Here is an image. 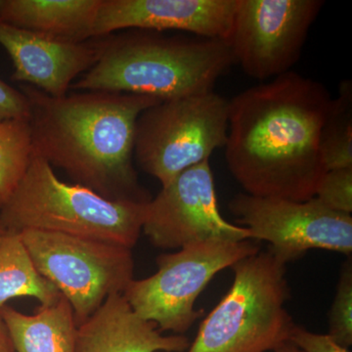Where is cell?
<instances>
[{"mask_svg": "<svg viewBox=\"0 0 352 352\" xmlns=\"http://www.w3.org/2000/svg\"><path fill=\"white\" fill-rule=\"evenodd\" d=\"M331 97L291 71L229 100L226 157L245 194L305 201L326 170L319 139Z\"/></svg>", "mask_w": 352, "mask_h": 352, "instance_id": "1", "label": "cell"}, {"mask_svg": "<svg viewBox=\"0 0 352 352\" xmlns=\"http://www.w3.org/2000/svg\"><path fill=\"white\" fill-rule=\"evenodd\" d=\"M34 155L109 200L149 201L133 164L136 122L161 102L143 95L80 91L52 97L30 85Z\"/></svg>", "mask_w": 352, "mask_h": 352, "instance_id": "2", "label": "cell"}, {"mask_svg": "<svg viewBox=\"0 0 352 352\" xmlns=\"http://www.w3.org/2000/svg\"><path fill=\"white\" fill-rule=\"evenodd\" d=\"M233 64L226 41L131 30L106 36L98 61L71 89L170 100L212 91Z\"/></svg>", "mask_w": 352, "mask_h": 352, "instance_id": "3", "label": "cell"}, {"mask_svg": "<svg viewBox=\"0 0 352 352\" xmlns=\"http://www.w3.org/2000/svg\"><path fill=\"white\" fill-rule=\"evenodd\" d=\"M148 201L109 200L80 184L65 182L34 155L27 173L0 208L8 232L50 231L132 249L144 223Z\"/></svg>", "mask_w": 352, "mask_h": 352, "instance_id": "4", "label": "cell"}, {"mask_svg": "<svg viewBox=\"0 0 352 352\" xmlns=\"http://www.w3.org/2000/svg\"><path fill=\"white\" fill-rule=\"evenodd\" d=\"M231 268L232 286L185 352H267L289 340L296 324L286 308V265L259 251Z\"/></svg>", "mask_w": 352, "mask_h": 352, "instance_id": "5", "label": "cell"}, {"mask_svg": "<svg viewBox=\"0 0 352 352\" xmlns=\"http://www.w3.org/2000/svg\"><path fill=\"white\" fill-rule=\"evenodd\" d=\"M228 120L229 100L214 90L159 102L139 116L134 157L166 186L226 147Z\"/></svg>", "mask_w": 352, "mask_h": 352, "instance_id": "6", "label": "cell"}, {"mask_svg": "<svg viewBox=\"0 0 352 352\" xmlns=\"http://www.w3.org/2000/svg\"><path fill=\"white\" fill-rule=\"evenodd\" d=\"M259 251L252 240L214 239L185 245L157 256V272L132 280L122 295L138 316L162 333L183 335L203 315L195 302L212 278Z\"/></svg>", "mask_w": 352, "mask_h": 352, "instance_id": "7", "label": "cell"}, {"mask_svg": "<svg viewBox=\"0 0 352 352\" xmlns=\"http://www.w3.org/2000/svg\"><path fill=\"white\" fill-rule=\"evenodd\" d=\"M19 233L36 270L71 305L78 326L134 279L129 248L50 231Z\"/></svg>", "mask_w": 352, "mask_h": 352, "instance_id": "8", "label": "cell"}, {"mask_svg": "<svg viewBox=\"0 0 352 352\" xmlns=\"http://www.w3.org/2000/svg\"><path fill=\"white\" fill-rule=\"evenodd\" d=\"M323 0H237L226 43L245 75L270 80L300 60Z\"/></svg>", "mask_w": 352, "mask_h": 352, "instance_id": "9", "label": "cell"}, {"mask_svg": "<svg viewBox=\"0 0 352 352\" xmlns=\"http://www.w3.org/2000/svg\"><path fill=\"white\" fill-rule=\"evenodd\" d=\"M229 210L252 240L270 243L268 251L285 265L310 250L351 256V215L333 212L315 197L295 201L239 193L229 201Z\"/></svg>", "mask_w": 352, "mask_h": 352, "instance_id": "10", "label": "cell"}, {"mask_svg": "<svg viewBox=\"0 0 352 352\" xmlns=\"http://www.w3.org/2000/svg\"><path fill=\"white\" fill-rule=\"evenodd\" d=\"M142 232L155 247L180 250L208 240H252L220 214L210 161L179 173L146 206Z\"/></svg>", "mask_w": 352, "mask_h": 352, "instance_id": "11", "label": "cell"}, {"mask_svg": "<svg viewBox=\"0 0 352 352\" xmlns=\"http://www.w3.org/2000/svg\"><path fill=\"white\" fill-rule=\"evenodd\" d=\"M106 36L82 43L19 29L0 21V45L14 66L13 80L52 97L68 94L74 80L98 61Z\"/></svg>", "mask_w": 352, "mask_h": 352, "instance_id": "12", "label": "cell"}, {"mask_svg": "<svg viewBox=\"0 0 352 352\" xmlns=\"http://www.w3.org/2000/svg\"><path fill=\"white\" fill-rule=\"evenodd\" d=\"M237 0H102L94 38L120 30H175L227 41Z\"/></svg>", "mask_w": 352, "mask_h": 352, "instance_id": "13", "label": "cell"}, {"mask_svg": "<svg viewBox=\"0 0 352 352\" xmlns=\"http://www.w3.org/2000/svg\"><path fill=\"white\" fill-rule=\"evenodd\" d=\"M189 346L188 338L164 335L122 294H113L78 326L76 352H185Z\"/></svg>", "mask_w": 352, "mask_h": 352, "instance_id": "14", "label": "cell"}, {"mask_svg": "<svg viewBox=\"0 0 352 352\" xmlns=\"http://www.w3.org/2000/svg\"><path fill=\"white\" fill-rule=\"evenodd\" d=\"M102 0H0V21L51 38H94Z\"/></svg>", "mask_w": 352, "mask_h": 352, "instance_id": "15", "label": "cell"}, {"mask_svg": "<svg viewBox=\"0 0 352 352\" xmlns=\"http://www.w3.org/2000/svg\"><path fill=\"white\" fill-rule=\"evenodd\" d=\"M15 352H76V324L73 308L63 296L50 305L25 314L10 305L0 308Z\"/></svg>", "mask_w": 352, "mask_h": 352, "instance_id": "16", "label": "cell"}, {"mask_svg": "<svg viewBox=\"0 0 352 352\" xmlns=\"http://www.w3.org/2000/svg\"><path fill=\"white\" fill-rule=\"evenodd\" d=\"M22 296L50 305L62 295L36 270L20 233L8 232L0 241V308L11 298Z\"/></svg>", "mask_w": 352, "mask_h": 352, "instance_id": "17", "label": "cell"}, {"mask_svg": "<svg viewBox=\"0 0 352 352\" xmlns=\"http://www.w3.org/2000/svg\"><path fill=\"white\" fill-rule=\"evenodd\" d=\"M326 171L352 166V82L342 80L331 99L319 139Z\"/></svg>", "mask_w": 352, "mask_h": 352, "instance_id": "18", "label": "cell"}, {"mask_svg": "<svg viewBox=\"0 0 352 352\" xmlns=\"http://www.w3.org/2000/svg\"><path fill=\"white\" fill-rule=\"evenodd\" d=\"M32 156L29 119L0 120V208L17 188Z\"/></svg>", "mask_w": 352, "mask_h": 352, "instance_id": "19", "label": "cell"}, {"mask_svg": "<svg viewBox=\"0 0 352 352\" xmlns=\"http://www.w3.org/2000/svg\"><path fill=\"white\" fill-rule=\"evenodd\" d=\"M329 336L340 346H352V261L347 259L340 270L337 293L329 314Z\"/></svg>", "mask_w": 352, "mask_h": 352, "instance_id": "20", "label": "cell"}, {"mask_svg": "<svg viewBox=\"0 0 352 352\" xmlns=\"http://www.w3.org/2000/svg\"><path fill=\"white\" fill-rule=\"evenodd\" d=\"M314 197L333 212L351 215L352 166L326 171Z\"/></svg>", "mask_w": 352, "mask_h": 352, "instance_id": "21", "label": "cell"}, {"mask_svg": "<svg viewBox=\"0 0 352 352\" xmlns=\"http://www.w3.org/2000/svg\"><path fill=\"white\" fill-rule=\"evenodd\" d=\"M289 340L303 352H351L338 344L328 333L310 332L298 325L294 328Z\"/></svg>", "mask_w": 352, "mask_h": 352, "instance_id": "22", "label": "cell"}, {"mask_svg": "<svg viewBox=\"0 0 352 352\" xmlns=\"http://www.w3.org/2000/svg\"><path fill=\"white\" fill-rule=\"evenodd\" d=\"M27 97L0 78V120L29 119Z\"/></svg>", "mask_w": 352, "mask_h": 352, "instance_id": "23", "label": "cell"}, {"mask_svg": "<svg viewBox=\"0 0 352 352\" xmlns=\"http://www.w3.org/2000/svg\"><path fill=\"white\" fill-rule=\"evenodd\" d=\"M0 352H15L12 340L1 314H0Z\"/></svg>", "mask_w": 352, "mask_h": 352, "instance_id": "24", "label": "cell"}, {"mask_svg": "<svg viewBox=\"0 0 352 352\" xmlns=\"http://www.w3.org/2000/svg\"><path fill=\"white\" fill-rule=\"evenodd\" d=\"M271 352H303L302 349H298L295 344L288 340V342H284L281 346H278L274 351Z\"/></svg>", "mask_w": 352, "mask_h": 352, "instance_id": "25", "label": "cell"}, {"mask_svg": "<svg viewBox=\"0 0 352 352\" xmlns=\"http://www.w3.org/2000/svg\"><path fill=\"white\" fill-rule=\"evenodd\" d=\"M7 233H8V231H7L6 227H4L3 224H2L1 221H0V241L6 237Z\"/></svg>", "mask_w": 352, "mask_h": 352, "instance_id": "26", "label": "cell"}]
</instances>
